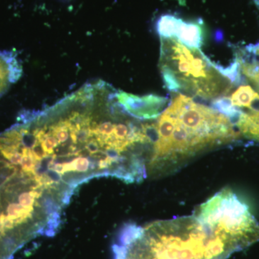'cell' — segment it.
Listing matches in <instances>:
<instances>
[{"instance_id": "1", "label": "cell", "mask_w": 259, "mask_h": 259, "mask_svg": "<svg viewBox=\"0 0 259 259\" xmlns=\"http://www.w3.org/2000/svg\"><path fill=\"white\" fill-rule=\"evenodd\" d=\"M141 242L146 259H228L246 248L221 223L194 213L148 225Z\"/></svg>"}, {"instance_id": "2", "label": "cell", "mask_w": 259, "mask_h": 259, "mask_svg": "<svg viewBox=\"0 0 259 259\" xmlns=\"http://www.w3.org/2000/svg\"><path fill=\"white\" fill-rule=\"evenodd\" d=\"M161 40V70L173 75L179 92L193 95L199 86L211 79L212 64L199 49H189L175 37Z\"/></svg>"}, {"instance_id": "3", "label": "cell", "mask_w": 259, "mask_h": 259, "mask_svg": "<svg viewBox=\"0 0 259 259\" xmlns=\"http://www.w3.org/2000/svg\"><path fill=\"white\" fill-rule=\"evenodd\" d=\"M215 220L249 247L259 241V223L249 207L230 189L214 194L196 209Z\"/></svg>"}, {"instance_id": "4", "label": "cell", "mask_w": 259, "mask_h": 259, "mask_svg": "<svg viewBox=\"0 0 259 259\" xmlns=\"http://www.w3.org/2000/svg\"><path fill=\"white\" fill-rule=\"evenodd\" d=\"M117 102L130 115L139 120H154L167 106L168 98L156 95L138 96L117 91Z\"/></svg>"}, {"instance_id": "5", "label": "cell", "mask_w": 259, "mask_h": 259, "mask_svg": "<svg viewBox=\"0 0 259 259\" xmlns=\"http://www.w3.org/2000/svg\"><path fill=\"white\" fill-rule=\"evenodd\" d=\"M23 74V67L15 51H0V97Z\"/></svg>"}, {"instance_id": "6", "label": "cell", "mask_w": 259, "mask_h": 259, "mask_svg": "<svg viewBox=\"0 0 259 259\" xmlns=\"http://www.w3.org/2000/svg\"><path fill=\"white\" fill-rule=\"evenodd\" d=\"M186 47L199 49L204 41V28L202 20L184 21L181 19L177 28L176 36Z\"/></svg>"}, {"instance_id": "7", "label": "cell", "mask_w": 259, "mask_h": 259, "mask_svg": "<svg viewBox=\"0 0 259 259\" xmlns=\"http://www.w3.org/2000/svg\"><path fill=\"white\" fill-rule=\"evenodd\" d=\"M180 20L176 15H162L156 23V32L162 38L175 37Z\"/></svg>"}, {"instance_id": "8", "label": "cell", "mask_w": 259, "mask_h": 259, "mask_svg": "<svg viewBox=\"0 0 259 259\" xmlns=\"http://www.w3.org/2000/svg\"><path fill=\"white\" fill-rule=\"evenodd\" d=\"M258 94L250 85L241 84L232 94V104L239 109L241 107L248 109Z\"/></svg>"}, {"instance_id": "9", "label": "cell", "mask_w": 259, "mask_h": 259, "mask_svg": "<svg viewBox=\"0 0 259 259\" xmlns=\"http://www.w3.org/2000/svg\"><path fill=\"white\" fill-rule=\"evenodd\" d=\"M144 233V228L134 223H127L120 228L117 235V242L119 245H129L134 243Z\"/></svg>"}, {"instance_id": "10", "label": "cell", "mask_w": 259, "mask_h": 259, "mask_svg": "<svg viewBox=\"0 0 259 259\" xmlns=\"http://www.w3.org/2000/svg\"><path fill=\"white\" fill-rule=\"evenodd\" d=\"M44 175L47 177L48 180H49V182H50L52 185L61 182V174L56 171V170L49 168V169L44 174Z\"/></svg>"}]
</instances>
